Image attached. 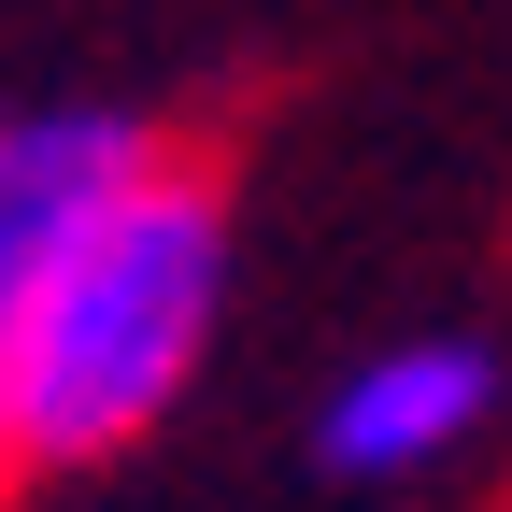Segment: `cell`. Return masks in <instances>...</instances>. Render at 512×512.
I'll return each mask as SVG.
<instances>
[{
  "mask_svg": "<svg viewBox=\"0 0 512 512\" xmlns=\"http://www.w3.org/2000/svg\"><path fill=\"white\" fill-rule=\"evenodd\" d=\"M228 313V200L214 171L143 157L72 214L43 256L29 342H15V470H100L128 456L214 356Z\"/></svg>",
  "mask_w": 512,
  "mask_h": 512,
  "instance_id": "obj_1",
  "label": "cell"
},
{
  "mask_svg": "<svg viewBox=\"0 0 512 512\" xmlns=\"http://www.w3.org/2000/svg\"><path fill=\"white\" fill-rule=\"evenodd\" d=\"M498 413V356L484 342H384L328 384V413H313V456L342 484H413L427 456H456V441Z\"/></svg>",
  "mask_w": 512,
  "mask_h": 512,
  "instance_id": "obj_3",
  "label": "cell"
},
{
  "mask_svg": "<svg viewBox=\"0 0 512 512\" xmlns=\"http://www.w3.org/2000/svg\"><path fill=\"white\" fill-rule=\"evenodd\" d=\"M143 157H157L143 114H100V100L0 114V470H15V342H29V299H43V256L72 242V214L114 171H143Z\"/></svg>",
  "mask_w": 512,
  "mask_h": 512,
  "instance_id": "obj_2",
  "label": "cell"
}]
</instances>
